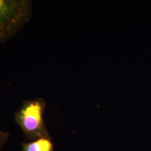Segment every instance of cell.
I'll list each match as a JSON object with an SVG mask.
<instances>
[{
	"instance_id": "7a4b0ae2",
	"label": "cell",
	"mask_w": 151,
	"mask_h": 151,
	"mask_svg": "<svg viewBox=\"0 0 151 151\" xmlns=\"http://www.w3.org/2000/svg\"><path fill=\"white\" fill-rule=\"evenodd\" d=\"M29 0H0V43L14 37L32 16Z\"/></svg>"
},
{
	"instance_id": "3957f363",
	"label": "cell",
	"mask_w": 151,
	"mask_h": 151,
	"mask_svg": "<svg viewBox=\"0 0 151 151\" xmlns=\"http://www.w3.org/2000/svg\"><path fill=\"white\" fill-rule=\"evenodd\" d=\"M21 151H54V146L48 137L40 138L23 142Z\"/></svg>"
},
{
	"instance_id": "6da1fadb",
	"label": "cell",
	"mask_w": 151,
	"mask_h": 151,
	"mask_svg": "<svg viewBox=\"0 0 151 151\" xmlns=\"http://www.w3.org/2000/svg\"><path fill=\"white\" fill-rule=\"evenodd\" d=\"M45 108L43 99L36 98L24 100L16 110L14 120L27 140L48 137L44 120Z\"/></svg>"
},
{
	"instance_id": "277c9868",
	"label": "cell",
	"mask_w": 151,
	"mask_h": 151,
	"mask_svg": "<svg viewBox=\"0 0 151 151\" xmlns=\"http://www.w3.org/2000/svg\"><path fill=\"white\" fill-rule=\"evenodd\" d=\"M10 137V134L8 132L0 131V151H1L3 146L5 145Z\"/></svg>"
}]
</instances>
